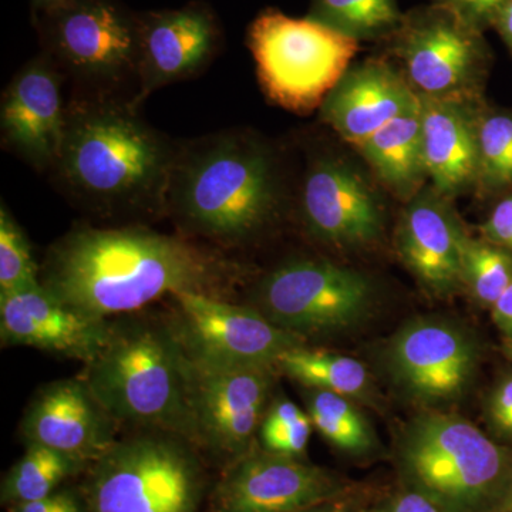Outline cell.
<instances>
[{
    "label": "cell",
    "mask_w": 512,
    "mask_h": 512,
    "mask_svg": "<svg viewBox=\"0 0 512 512\" xmlns=\"http://www.w3.org/2000/svg\"><path fill=\"white\" fill-rule=\"evenodd\" d=\"M30 2H32L33 12H37V10L49 8V6L56 5V3L63 2V0H30Z\"/></svg>",
    "instance_id": "41"
},
{
    "label": "cell",
    "mask_w": 512,
    "mask_h": 512,
    "mask_svg": "<svg viewBox=\"0 0 512 512\" xmlns=\"http://www.w3.org/2000/svg\"><path fill=\"white\" fill-rule=\"evenodd\" d=\"M128 101L77 100L67 109L55 167L63 191L101 217L167 215L177 146Z\"/></svg>",
    "instance_id": "2"
},
{
    "label": "cell",
    "mask_w": 512,
    "mask_h": 512,
    "mask_svg": "<svg viewBox=\"0 0 512 512\" xmlns=\"http://www.w3.org/2000/svg\"><path fill=\"white\" fill-rule=\"evenodd\" d=\"M359 40L311 18L265 9L249 25L247 45L269 100L296 114L320 109L348 72Z\"/></svg>",
    "instance_id": "7"
},
{
    "label": "cell",
    "mask_w": 512,
    "mask_h": 512,
    "mask_svg": "<svg viewBox=\"0 0 512 512\" xmlns=\"http://www.w3.org/2000/svg\"><path fill=\"white\" fill-rule=\"evenodd\" d=\"M308 413L288 399L269 404L259 427L261 447L282 456L302 458L312 433Z\"/></svg>",
    "instance_id": "30"
},
{
    "label": "cell",
    "mask_w": 512,
    "mask_h": 512,
    "mask_svg": "<svg viewBox=\"0 0 512 512\" xmlns=\"http://www.w3.org/2000/svg\"><path fill=\"white\" fill-rule=\"evenodd\" d=\"M488 417L501 437L512 440V373L504 377L491 393Z\"/></svg>",
    "instance_id": "34"
},
{
    "label": "cell",
    "mask_w": 512,
    "mask_h": 512,
    "mask_svg": "<svg viewBox=\"0 0 512 512\" xmlns=\"http://www.w3.org/2000/svg\"><path fill=\"white\" fill-rule=\"evenodd\" d=\"M242 275L220 251L141 227H74L40 264L43 288L97 319L141 312L178 293L222 298Z\"/></svg>",
    "instance_id": "1"
},
{
    "label": "cell",
    "mask_w": 512,
    "mask_h": 512,
    "mask_svg": "<svg viewBox=\"0 0 512 512\" xmlns=\"http://www.w3.org/2000/svg\"><path fill=\"white\" fill-rule=\"evenodd\" d=\"M369 512H448L429 495L413 490V488L400 487L399 491L377 504Z\"/></svg>",
    "instance_id": "35"
},
{
    "label": "cell",
    "mask_w": 512,
    "mask_h": 512,
    "mask_svg": "<svg viewBox=\"0 0 512 512\" xmlns=\"http://www.w3.org/2000/svg\"><path fill=\"white\" fill-rule=\"evenodd\" d=\"M40 284V265L8 207H0V293Z\"/></svg>",
    "instance_id": "31"
},
{
    "label": "cell",
    "mask_w": 512,
    "mask_h": 512,
    "mask_svg": "<svg viewBox=\"0 0 512 512\" xmlns=\"http://www.w3.org/2000/svg\"><path fill=\"white\" fill-rule=\"evenodd\" d=\"M444 6L477 32L483 33L488 26H494L498 12L507 0H433Z\"/></svg>",
    "instance_id": "32"
},
{
    "label": "cell",
    "mask_w": 512,
    "mask_h": 512,
    "mask_svg": "<svg viewBox=\"0 0 512 512\" xmlns=\"http://www.w3.org/2000/svg\"><path fill=\"white\" fill-rule=\"evenodd\" d=\"M33 20L43 55L84 86L110 90L137 79L138 13L120 0H63Z\"/></svg>",
    "instance_id": "8"
},
{
    "label": "cell",
    "mask_w": 512,
    "mask_h": 512,
    "mask_svg": "<svg viewBox=\"0 0 512 512\" xmlns=\"http://www.w3.org/2000/svg\"><path fill=\"white\" fill-rule=\"evenodd\" d=\"M433 187L421 190L404 210L397 231V251L424 288L447 296L461 285L466 232L456 212Z\"/></svg>",
    "instance_id": "20"
},
{
    "label": "cell",
    "mask_w": 512,
    "mask_h": 512,
    "mask_svg": "<svg viewBox=\"0 0 512 512\" xmlns=\"http://www.w3.org/2000/svg\"><path fill=\"white\" fill-rule=\"evenodd\" d=\"M111 319H97L64 305L42 285L0 293V340L79 360L87 365L106 343Z\"/></svg>",
    "instance_id": "19"
},
{
    "label": "cell",
    "mask_w": 512,
    "mask_h": 512,
    "mask_svg": "<svg viewBox=\"0 0 512 512\" xmlns=\"http://www.w3.org/2000/svg\"><path fill=\"white\" fill-rule=\"evenodd\" d=\"M505 353H507L508 359L512 362V340H507V345H505Z\"/></svg>",
    "instance_id": "42"
},
{
    "label": "cell",
    "mask_w": 512,
    "mask_h": 512,
    "mask_svg": "<svg viewBox=\"0 0 512 512\" xmlns=\"http://www.w3.org/2000/svg\"><path fill=\"white\" fill-rule=\"evenodd\" d=\"M478 363L476 340L441 319H416L393 336L386 365L397 386L417 402H453L470 386Z\"/></svg>",
    "instance_id": "14"
},
{
    "label": "cell",
    "mask_w": 512,
    "mask_h": 512,
    "mask_svg": "<svg viewBox=\"0 0 512 512\" xmlns=\"http://www.w3.org/2000/svg\"><path fill=\"white\" fill-rule=\"evenodd\" d=\"M306 413L316 431L332 446L349 456L363 457L375 453L377 440L366 417L348 397L308 389Z\"/></svg>",
    "instance_id": "26"
},
{
    "label": "cell",
    "mask_w": 512,
    "mask_h": 512,
    "mask_svg": "<svg viewBox=\"0 0 512 512\" xmlns=\"http://www.w3.org/2000/svg\"><path fill=\"white\" fill-rule=\"evenodd\" d=\"M119 427L77 376L40 387L23 413L19 431L26 446L53 448L90 466L113 446Z\"/></svg>",
    "instance_id": "17"
},
{
    "label": "cell",
    "mask_w": 512,
    "mask_h": 512,
    "mask_svg": "<svg viewBox=\"0 0 512 512\" xmlns=\"http://www.w3.org/2000/svg\"><path fill=\"white\" fill-rule=\"evenodd\" d=\"M296 512H345L342 508V503H330L319 505V507L309 508V510H302Z\"/></svg>",
    "instance_id": "40"
},
{
    "label": "cell",
    "mask_w": 512,
    "mask_h": 512,
    "mask_svg": "<svg viewBox=\"0 0 512 512\" xmlns=\"http://www.w3.org/2000/svg\"><path fill=\"white\" fill-rule=\"evenodd\" d=\"M212 487L200 450L161 430L117 439L79 484L87 512H202Z\"/></svg>",
    "instance_id": "6"
},
{
    "label": "cell",
    "mask_w": 512,
    "mask_h": 512,
    "mask_svg": "<svg viewBox=\"0 0 512 512\" xmlns=\"http://www.w3.org/2000/svg\"><path fill=\"white\" fill-rule=\"evenodd\" d=\"M192 444L227 460L254 446L278 370L272 366H207L188 360Z\"/></svg>",
    "instance_id": "11"
},
{
    "label": "cell",
    "mask_w": 512,
    "mask_h": 512,
    "mask_svg": "<svg viewBox=\"0 0 512 512\" xmlns=\"http://www.w3.org/2000/svg\"><path fill=\"white\" fill-rule=\"evenodd\" d=\"M495 28L500 32L501 37L512 52V0H507L503 8L498 12L494 22Z\"/></svg>",
    "instance_id": "38"
},
{
    "label": "cell",
    "mask_w": 512,
    "mask_h": 512,
    "mask_svg": "<svg viewBox=\"0 0 512 512\" xmlns=\"http://www.w3.org/2000/svg\"><path fill=\"white\" fill-rule=\"evenodd\" d=\"M512 282V252L487 239L466 238L461 285L483 308L491 309Z\"/></svg>",
    "instance_id": "28"
},
{
    "label": "cell",
    "mask_w": 512,
    "mask_h": 512,
    "mask_svg": "<svg viewBox=\"0 0 512 512\" xmlns=\"http://www.w3.org/2000/svg\"><path fill=\"white\" fill-rule=\"evenodd\" d=\"M373 298V284L362 272L320 259H293L262 278L254 308L305 339L357 325Z\"/></svg>",
    "instance_id": "9"
},
{
    "label": "cell",
    "mask_w": 512,
    "mask_h": 512,
    "mask_svg": "<svg viewBox=\"0 0 512 512\" xmlns=\"http://www.w3.org/2000/svg\"><path fill=\"white\" fill-rule=\"evenodd\" d=\"M356 150L394 195L407 201L416 197L429 180L421 141L420 100Z\"/></svg>",
    "instance_id": "23"
},
{
    "label": "cell",
    "mask_w": 512,
    "mask_h": 512,
    "mask_svg": "<svg viewBox=\"0 0 512 512\" xmlns=\"http://www.w3.org/2000/svg\"><path fill=\"white\" fill-rule=\"evenodd\" d=\"M276 370L306 389L336 393L348 399L366 396L370 390L369 373L359 360L303 345L282 353Z\"/></svg>",
    "instance_id": "25"
},
{
    "label": "cell",
    "mask_w": 512,
    "mask_h": 512,
    "mask_svg": "<svg viewBox=\"0 0 512 512\" xmlns=\"http://www.w3.org/2000/svg\"><path fill=\"white\" fill-rule=\"evenodd\" d=\"M8 512H87L83 495L77 487H66L40 500L8 507Z\"/></svg>",
    "instance_id": "33"
},
{
    "label": "cell",
    "mask_w": 512,
    "mask_h": 512,
    "mask_svg": "<svg viewBox=\"0 0 512 512\" xmlns=\"http://www.w3.org/2000/svg\"><path fill=\"white\" fill-rule=\"evenodd\" d=\"M301 212L312 237L332 247H365L384 229L382 202L372 185L336 158H318L309 165Z\"/></svg>",
    "instance_id": "16"
},
{
    "label": "cell",
    "mask_w": 512,
    "mask_h": 512,
    "mask_svg": "<svg viewBox=\"0 0 512 512\" xmlns=\"http://www.w3.org/2000/svg\"><path fill=\"white\" fill-rule=\"evenodd\" d=\"M478 184L485 191L512 185V114L478 116Z\"/></svg>",
    "instance_id": "29"
},
{
    "label": "cell",
    "mask_w": 512,
    "mask_h": 512,
    "mask_svg": "<svg viewBox=\"0 0 512 512\" xmlns=\"http://www.w3.org/2000/svg\"><path fill=\"white\" fill-rule=\"evenodd\" d=\"M308 18L360 42L390 39L404 15L397 0H311Z\"/></svg>",
    "instance_id": "27"
},
{
    "label": "cell",
    "mask_w": 512,
    "mask_h": 512,
    "mask_svg": "<svg viewBox=\"0 0 512 512\" xmlns=\"http://www.w3.org/2000/svg\"><path fill=\"white\" fill-rule=\"evenodd\" d=\"M349 484L299 457L252 447L229 463L210 494V512H296L339 503Z\"/></svg>",
    "instance_id": "13"
},
{
    "label": "cell",
    "mask_w": 512,
    "mask_h": 512,
    "mask_svg": "<svg viewBox=\"0 0 512 512\" xmlns=\"http://www.w3.org/2000/svg\"><path fill=\"white\" fill-rule=\"evenodd\" d=\"M419 96L427 178L434 190L451 200L478 184L474 99Z\"/></svg>",
    "instance_id": "22"
},
{
    "label": "cell",
    "mask_w": 512,
    "mask_h": 512,
    "mask_svg": "<svg viewBox=\"0 0 512 512\" xmlns=\"http://www.w3.org/2000/svg\"><path fill=\"white\" fill-rule=\"evenodd\" d=\"M403 487L429 495L448 512H495L512 478V450L457 414L424 413L400 437Z\"/></svg>",
    "instance_id": "5"
},
{
    "label": "cell",
    "mask_w": 512,
    "mask_h": 512,
    "mask_svg": "<svg viewBox=\"0 0 512 512\" xmlns=\"http://www.w3.org/2000/svg\"><path fill=\"white\" fill-rule=\"evenodd\" d=\"M481 232L491 244L512 252V194L498 202Z\"/></svg>",
    "instance_id": "36"
},
{
    "label": "cell",
    "mask_w": 512,
    "mask_h": 512,
    "mask_svg": "<svg viewBox=\"0 0 512 512\" xmlns=\"http://www.w3.org/2000/svg\"><path fill=\"white\" fill-rule=\"evenodd\" d=\"M390 40L407 82L421 96L474 99L487 64L483 33L433 3L404 15Z\"/></svg>",
    "instance_id": "12"
},
{
    "label": "cell",
    "mask_w": 512,
    "mask_h": 512,
    "mask_svg": "<svg viewBox=\"0 0 512 512\" xmlns=\"http://www.w3.org/2000/svg\"><path fill=\"white\" fill-rule=\"evenodd\" d=\"M279 198L274 157L249 134L222 131L177 146L167 215L187 234L241 244L274 220Z\"/></svg>",
    "instance_id": "3"
},
{
    "label": "cell",
    "mask_w": 512,
    "mask_h": 512,
    "mask_svg": "<svg viewBox=\"0 0 512 512\" xmlns=\"http://www.w3.org/2000/svg\"><path fill=\"white\" fill-rule=\"evenodd\" d=\"M138 26V87L130 100L136 109L161 87L200 73L222 42L220 20L202 2L138 13Z\"/></svg>",
    "instance_id": "15"
},
{
    "label": "cell",
    "mask_w": 512,
    "mask_h": 512,
    "mask_svg": "<svg viewBox=\"0 0 512 512\" xmlns=\"http://www.w3.org/2000/svg\"><path fill=\"white\" fill-rule=\"evenodd\" d=\"M419 100L406 76L387 60L367 59L350 66L333 87L320 106V119L356 148Z\"/></svg>",
    "instance_id": "21"
},
{
    "label": "cell",
    "mask_w": 512,
    "mask_h": 512,
    "mask_svg": "<svg viewBox=\"0 0 512 512\" xmlns=\"http://www.w3.org/2000/svg\"><path fill=\"white\" fill-rule=\"evenodd\" d=\"M60 70L46 55L26 63L2 97L3 146L36 170H55L62 153L67 110Z\"/></svg>",
    "instance_id": "18"
},
{
    "label": "cell",
    "mask_w": 512,
    "mask_h": 512,
    "mask_svg": "<svg viewBox=\"0 0 512 512\" xmlns=\"http://www.w3.org/2000/svg\"><path fill=\"white\" fill-rule=\"evenodd\" d=\"M168 325L191 362L207 366H272L303 339L274 325L258 309L217 296L178 293L168 298Z\"/></svg>",
    "instance_id": "10"
},
{
    "label": "cell",
    "mask_w": 512,
    "mask_h": 512,
    "mask_svg": "<svg viewBox=\"0 0 512 512\" xmlns=\"http://www.w3.org/2000/svg\"><path fill=\"white\" fill-rule=\"evenodd\" d=\"M87 468L82 461L53 448L30 444L3 476L0 501L8 508L40 500L56 493L67 481L82 477Z\"/></svg>",
    "instance_id": "24"
},
{
    "label": "cell",
    "mask_w": 512,
    "mask_h": 512,
    "mask_svg": "<svg viewBox=\"0 0 512 512\" xmlns=\"http://www.w3.org/2000/svg\"><path fill=\"white\" fill-rule=\"evenodd\" d=\"M495 512H512V478L510 485H508L507 493H505L503 500H501Z\"/></svg>",
    "instance_id": "39"
},
{
    "label": "cell",
    "mask_w": 512,
    "mask_h": 512,
    "mask_svg": "<svg viewBox=\"0 0 512 512\" xmlns=\"http://www.w3.org/2000/svg\"><path fill=\"white\" fill-rule=\"evenodd\" d=\"M491 316L507 340H512V282L491 308Z\"/></svg>",
    "instance_id": "37"
},
{
    "label": "cell",
    "mask_w": 512,
    "mask_h": 512,
    "mask_svg": "<svg viewBox=\"0 0 512 512\" xmlns=\"http://www.w3.org/2000/svg\"><path fill=\"white\" fill-rule=\"evenodd\" d=\"M80 377L120 426L192 443L190 367L164 313L111 319L106 343Z\"/></svg>",
    "instance_id": "4"
}]
</instances>
